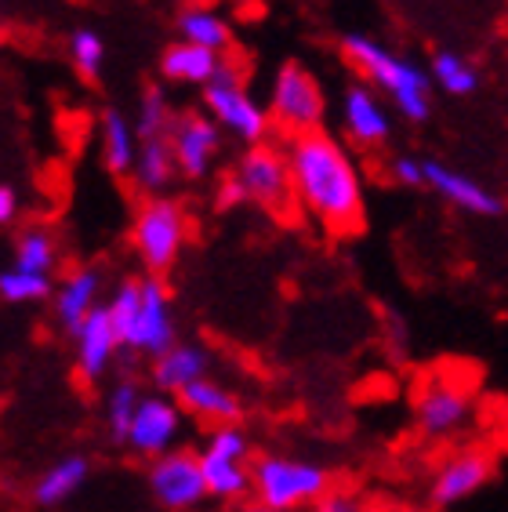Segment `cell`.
<instances>
[{
  "label": "cell",
  "mask_w": 508,
  "mask_h": 512,
  "mask_svg": "<svg viewBox=\"0 0 508 512\" xmlns=\"http://www.w3.org/2000/svg\"><path fill=\"white\" fill-rule=\"evenodd\" d=\"M287 160H291L298 204L334 237L360 233L367 222V207H363L360 171L349 160V153L331 135L305 131L291 138Z\"/></svg>",
  "instance_id": "1"
},
{
  "label": "cell",
  "mask_w": 508,
  "mask_h": 512,
  "mask_svg": "<svg viewBox=\"0 0 508 512\" xmlns=\"http://www.w3.org/2000/svg\"><path fill=\"white\" fill-rule=\"evenodd\" d=\"M109 316L120 342L142 356L167 353L175 345V320H171V298L157 273L146 280H124L117 295L109 298Z\"/></svg>",
  "instance_id": "2"
},
{
  "label": "cell",
  "mask_w": 508,
  "mask_h": 512,
  "mask_svg": "<svg viewBox=\"0 0 508 512\" xmlns=\"http://www.w3.org/2000/svg\"><path fill=\"white\" fill-rule=\"evenodd\" d=\"M342 55L371 84H378L381 91H389V99L396 102V109L407 120L429 117V77L418 66L403 62L400 55H392L389 48H381L378 40L363 37V33H345Z\"/></svg>",
  "instance_id": "3"
},
{
  "label": "cell",
  "mask_w": 508,
  "mask_h": 512,
  "mask_svg": "<svg viewBox=\"0 0 508 512\" xmlns=\"http://www.w3.org/2000/svg\"><path fill=\"white\" fill-rule=\"evenodd\" d=\"M254 494L276 512H291L298 505L320 502L327 494V473L313 462H298V458H280V454H265L251 469Z\"/></svg>",
  "instance_id": "4"
},
{
  "label": "cell",
  "mask_w": 508,
  "mask_h": 512,
  "mask_svg": "<svg viewBox=\"0 0 508 512\" xmlns=\"http://www.w3.org/2000/svg\"><path fill=\"white\" fill-rule=\"evenodd\" d=\"M204 106L225 131H233L236 138L254 142V146L269 131V113L247 95L244 73H240V66L233 59H222L211 84H204Z\"/></svg>",
  "instance_id": "5"
},
{
  "label": "cell",
  "mask_w": 508,
  "mask_h": 512,
  "mask_svg": "<svg viewBox=\"0 0 508 512\" xmlns=\"http://www.w3.org/2000/svg\"><path fill=\"white\" fill-rule=\"evenodd\" d=\"M131 244H135V251L153 273L171 269L182 244H186V211L175 200H146L138 207L135 226H131Z\"/></svg>",
  "instance_id": "6"
},
{
  "label": "cell",
  "mask_w": 508,
  "mask_h": 512,
  "mask_svg": "<svg viewBox=\"0 0 508 512\" xmlns=\"http://www.w3.org/2000/svg\"><path fill=\"white\" fill-rule=\"evenodd\" d=\"M240 182L247 189V200L269 211V215H291L294 204H298V193H294V175H291V160L273 146H251L236 168Z\"/></svg>",
  "instance_id": "7"
},
{
  "label": "cell",
  "mask_w": 508,
  "mask_h": 512,
  "mask_svg": "<svg viewBox=\"0 0 508 512\" xmlns=\"http://www.w3.org/2000/svg\"><path fill=\"white\" fill-rule=\"evenodd\" d=\"M273 120L291 135L320 131L323 120V95L316 77L298 62H284L273 80Z\"/></svg>",
  "instance_id": "8"
},
{
  "label": "cell",
  "mask_w": 508,
  "mask_h": 512,
  "mask_svg": "<svg viewBox=\"0 0 508 512\" xmlns=\"http://www.w3.org/2000/svg\"><path fill=\"white\" fill-rule=\"evenodd\" d=\"M149 491L164 509L171 512H189L204 502L207 494V476L200 465V454L189 451H167L160 454L153 469H149Z\"/></svg>",
  "instance_id": "9"
},
{
  "label": "cell",
  "mask_w": 508,
  "mask_h": 512,
  "mask_svg": "<svg viewBox=\"0 0 508 512\" xmlns=\"http://www.w3.org/2000/svg\"><path fill=\"white\" fill-rule=\"evenodd\" d=\"M414 407H418L421 433L440 440V436H450L454 429L465 425V418H469V393L454 378L432 375L418 389V404Z\"/></svg>",
  "instance_id": "10"
},
{
  "label": "cell",
  "mask_w": 508,
  "mask_h": 512,
  "mask_svg": "<svg viewBox=\"0 0 508 512\" xmlns=\"http://www.w3.org/2000/svg\"><path fill=\"white\" fill-rule=\"evenodd\" d=\"M178 429H182L178 404H171L167 396H142L135 422H131V433H127V447L142 454V458H160L178 440Z\"/></svg>",
  "instance_id": "11"
},
{
  "label": "cell",
  "mask_w": 508,
  "mask_h": 512,
  "mask_svg": "<svg viewBox=\"0 0 508 512\" xmlns=\"http://www.w3.org/2000/svg\"><path fill=\"white\" fill-rule=\"evenodd\" d=\"M218 120L204 117V113H182L175 117L167 138L175 149L178 171L186 178H204L211 171V160L218 153Z\"/></svg>",
  "instance_id": "12"
},
{
  "label": "cell",
  "mask_w": 508,
  "mask_h": 512,
  "mask_svg": "<svg viewBox=\"0 0 508 512\" xmlns=\"http://www.w3.org/2000/svg\"><path fill=\"white\" fill-rule=\"evenodd\" d=\"M73 338H77V371L84 382H98V378L106 375V367L113 364V353L124 345L106 306H98L95 313L80 324V331Z\"/></svg>",
  "instance_id": "13"
},
{
  "label": "cell",
  "mask_w": 508,
  "mask_h": 512,
  "mask_svg": "<svg viewBox=\"0 0 508 512\" xmlns=\"http://www.w3.org/2000/svg\"><path fill=\"white\" fill-rule=\"evenodd\" d=\"M490 476H494V462H490L483 451L454 454L440 473H436V480H432V502L443 505V509L465 502V498H472Z\"/></svg>",
  "instance_id": "14"
},
{
  "label": "cell",
  "mask_w": 508,
  "mask_h": 512,
  "mask_svg": "<svg viewBox=\"0 0 508 512\" xmlns=\"http://www.w3.org/2000/svg\"><path fill=\"white\" fill-rule=\"evenodd\" d=\"M425 186H432L440 197H447L454 207H465L472 215H501L505 211V204L487 186H479L476 178L461 175V171H450L440 160H425Z\"/></svg>",
  "instance_id": "15"
},
{
  "label": "cell",
  "mask_w": 508,
  "mask_h": 512,
  "mask_svg": "<svg viewBox=\"0 0 508 512\" xmlns=\"http://www.w3.org/2000/svg\"><path fill=\"white\" fill-rule=\"evenodd\" d=\"M98 287H102V273L95 266H80L62 280L55 291V320L62 324V331L77 335L80 324L98 309Z\"/></svg>",
  "instance_id": "16"
},
{
  "label": "cell",
  "mask_w": 508,
  "mask_h": 512,
  "mask_svg": "<svg viewBox=\"0 0 508 512\" xmlns=\"http://www.w3.org/2000/svg\"><path fill=\"white\" fill-rule=\"evenodd\" d=\"M342 117L349 138L360 142V146H381L389 138V113H385V106H381L378 95L367 84H352L345 91Z\"/></svg>",
  "instance_id": "17"
},
{
  "label": "cell",
  "mask_w": 508,
  "mask_h": 512,
  "mask_svg": "<svg viewBox=\"0 0 508 512\" xmlns=\"http://www.w3.org/2000/svg\"><path fill=\"white\" fill-rule=\"evenodd\" d=\"M207 353L200 345H189V342H175L167 353H160L153 360V382H157L160 393H182L186 385L200 382L207 378Z\"/></svg>",
  "instance_id": "18"
},
{
  "label": "cell",
  "mask_w": 508,
  "mask_h": 512,
  "mask_svg": "<svg viewBox=\"0 0 508 512\" xmlns=\"http://www.w3.org/2000/svg\"><path fill=\"white\" fill-rule=\"evenodd\" d=\"M218 66H222L218 51L189 44V40H178V44L164 48V55H160V73L167 80H175V84H211Z\"/></svg>",
  "instance_id": "19"
},
{
  "label": "cell",
  "mask_w": 508,
  "mask_h": 512,
  "mask_svg": "<svg viewBox=\"0 0 508 512\" xmlns=\"http://www.w3.org/2000/svg\"><path fill=\"white\" fill-rule=\"evenodd\" d=\"M88 473H91L88 458H80V454H69V458L55 462L51 469H44V473L33 480L30 498L40 505V509H55V505L69 502V498H73V494L84 487Z\"/></svg>",
  "instance_id": "20"
},
{
  "label": "cell",
  "mask_w": 508,
  "mask_h": 512,
  "mask_svg": "<svg viewBox=\"0 0 508 512\" xmlns=\"http://www.w3.org/2000/svg\"><path fill=\"white\" fill-rule=\"evenodd\" d=\"M178 404L186 407L189 414H196V418L215 422V425H233L236 418L244 414V404H240L229 389L211 382V378H200V382L186 385V389L178 393Z\"/></svg>",
  "instance_id": "21"
},
{
  "label": "cell",
  "mask_w": 508,
  "mask_h": 512,
  "mask_svg": "<svg viewBox=\"0 0 508 512\" xmlns=\"http://www.w3.org/2000/svg\"><path fill=\"white\" fill-rule=\"evenodd\" d=\"M175 171H178V160H175V149H171V138H146L138 146L131 178H135V186L142 193L157 197L160 189H167V182L175 178Z\"/></svg>",
  "instance_id": "22"
},
{
  "label": "cell",
  "mask_w": 508,
  "mask_h": 512,
  "mask_svg": "<svg viewBox=\"0 0 508 512\" xmlns=\"http://www.w3.org/2000/svg\"><path fill=\"white\" fill-rule=\"evenodd\" d=\"M138 131L135 124H127L120 109H106L102 113V160H106L109 175H127L135 168L138 157Z\"/></svg>",
  "instance_id": "23"
},
{
  "label": "cell",
  "mask_w": 508,
  "mask_h": 512,
  "mask_svg": "<svg viewBox=\"0 0 508 512\" xmlns=\"http://www.w3.org/2000/svg\"><path fill=\"white\" fill-rule=\"evenodd\" d=\"M200 465H204V476H207V491L215 494V498L236 502V498H244V494L254 487L244 462H233V458H222V454L200 451Z\"/></svg>",
  "instance_id": "24"
},
{
  "label": "cell",
  "mask_w": 508,
  "mask_h": 512,
  "mask_svg": "<svg viewBox=\"0 0 508 512\" xmlns=\"http://www.w3.org/2000/svg\"><path fill=\"white\" fill-rule=\"evenodd\" d=\"M178 33H182V40H189V44L211 48V51H218V55L229 51V44H233V33H229L225 19L211 8H186L182 11V15H178Z\"/></svg>",
  "instance_id": "25"
},
{
  "label": "cell",
  "mask_w": 508,
  "mask_h": 512,
  "mask_svg": "<svg viewBox=\"0 0 508 512\" xmlns=\"http://www.w3.org/2000/svg\"><path fill=\"white\" fill-rule=\"evenodd\" d=\"M51 273H30V269L11 266L0 273V298L11 306H30V302H44L51 295Z\"/></svg>",
  "instance_id": "26"
},
{
  "label": "cell",
  "mask_w": 508,
  "mask_h": 512,
  "mask_svg": "<svg viewBox=\"0 0 508 512\" xmlns=\"http://www.w3.org/2000/svg\"><path fill=\"white\" fill-rule=\"evenodd\" d=\"M59 262V247H55V237H51L48 229H26L19 233L15 240V266L19 269H30V273H51Z\"/></svg>",
  "instance_id": "27"
},
{
  "label": "cell",
  "mask_w": 508,
  "mask_h": 512,
  "mask_svg": "<svg viewBox=\"0 0 508 512\" xmlns=\"http://www.w3.org/2000/svg\"><path fill=\"white\" fill-rule=\"evenodd\" d=\"M432 80H436L447 95H472V91L479 88L476 69L461 59L458 51H436V59H432Z\"/></svg>",
  "instance_id": "28"
},
{
  "label": "cell",
  "mask_w": 508,
  "mask_h": 512,
  "mask_svg": "<svg viewBox=\"0 0 508 512\" xmlns=\"http://www.w3.org/2000/svg\"><path fill=\"white\" fill-rule=\"evenodd\" d=\"M142 404V393H138L135 382H120L113 393L106 396V425L109 436L127 444V433H131V422H135V411Z\"/></svg>",
  "instance_id": "29"
},
{
  "label": "cell",
  "mask_w": 508,
  "mask_h": 512,
  "mask_svg": "<svg viewBox=\"0 0 508 512\" xmlns=\"http://www.w3.org/2000/svg\"><path fill=\"white\" fill-rule=\"evenodd\" d=\"M171 106H167V95L160 88H146L142 102H138V117H135V131L138 138H164V131H171Z\"/></svg>",
  "instance_id": "30"
},
{
  "label": "cell",
  "mask_w": 508,
  "mask_h": 512,
  "mask_svg": "<svg viewBox=\"0 0 508 512\" xmlns=\"http://www.w3.org/2000/svg\"><path fill=\"white\" fill-rule=\"evenodd\" d=\"M69 59H73V66H77V73L84 80H98L102 59H106V44H102L98 33L77 30L73 37H69Z\"/></svg>",
  "instance_id": "31"
},
{
  "label": "cell",
  "mask_w": 508,
  "mask_h": 512,
  "mask_svg": "<svg viewBox=\"0 0 508 512\" xmlns=\"http://www.w3.org/2000/svg\"><path fill=\"white\" fill-rule=\"evenodd\" d=\"M204 451L222 454V458H233V462H244L247 458V436L236 429V425H218L211 440H207Z\"/></svg>",
  "instance_id": "32"
},
{
  "label": "cell",
  "mask_w": 508,
  "mask_h": 512,
  "mask_svg": "<svg viewBox=\"0 0 508 512\" xmlns=\"http://www.w3.org/2000/svg\"><path fill=\"white\" fill-rule=\"evenodd\" d=\"M392 178L403 182V186H425V160L396 157L392 160Z\"/></svg>",
  "instance_id": "33"
},
{
  "label": "cell",
  "mask_w": 508,
  "mask_h": 512,
  "mask_svg": "<svg viewBox=\"0 0 508 512\" xmlns=\"http://www.w3.org/2000/svg\"><path fill=\"white\" fill-rule=\"evenodd\" d=\"M316 512H360V505L345 491H327L320 502H316Z\"/></svg>",
  "instance_id": "34"
},
{
  "label": "cell",
  "mask_w": 508,
  "mask_h": 512,
  "mask_svg": "<svg viewBox=\"0 0 508 512\" xmlns=\"http://www.w3.org/2000/svg\"><path fill=\"white\" fill-rule=\"evenodd\" d=\"M240 200H247L244 182H240V175H229L222 186H218V207H233V204H240Z\"/></svg>",
  "instance_id": "35"
},
{
  "label": "cell",
  "mask_w": 508,
  "mask_h": 512,
  "mask_svg": "<svg viewBox=\"0 0 508 512\" xmlns=\"http://www.w3.org/2000/svg\"><path fill=\"white\" fill-rule=\"evenodd\" d=\"M15 215H19V197H15V189H11V186H0V222L8 226V222Z\"/></svg>",
  "instance_id": "36"
},
{
  "label": "cell",
  "mask_w": 508,
  "mask_h": 512,
  "mask_svg": "<svg viewBox=\"0 0 508 512\" xmlns=\"http://www.w3.org/2000/svg\"><path fill=\"white\" fill-rule=\"evenodd\" d=\"M236 512H276V509H269L265 502H244Z\"/></svg>",
  "instance_id": "37"
}]
</instances>
